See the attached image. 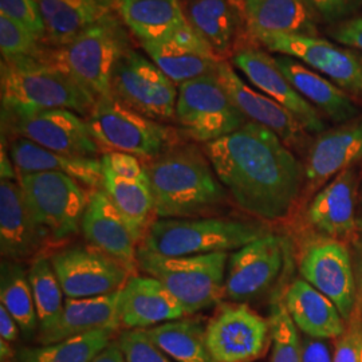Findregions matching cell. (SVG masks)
Here are the masks:
<instances>
[{"label":"cell","mask_w":362,"mask_h":362,"mask_svg":"<svg viewBox=\"0 0 362 362\" xmlns=\"http://www.w3.org/2000/svg\"><path fill=\"white\" fill-rule=\"evenodd\" d=\"M1 130L64 155L95 157L101 151L88 121L66 109H1Z\"/></svg>","instance_id":"obj_10"},{"label":"cell","mask_w":362,"mask_h":362,"mask_svg":"<svg viewBox=\"0 0 362 362\" xmlns=\"http://www.w3.org/2000/svg\"><path fill=\"white\" fill-rule=\"evenodd\" d=\"M267 50L296 58L332 81L339 89L362 98V55L336 43L305 35L270 34L257 38Z\"/></svg>","instance_id":"obj_12"},{"label":"cell","mask_w":362,"mask_h":362,"mask_svg":"<svg viewBox=\"0 0 362 362\" xmlns=\"http://www.w3.org/2000/svg\"><path fill=\"white\" fill-rule=\"evenodd\" d=\"M272 362H302V339L286 308L285 302H275L270 310Z\"/></svg>","instance_id":"obj_38"},{"label":"cell","mask_w":362,"mask_h":362,"mask_svg":"<svg viewBox=\"0 0 362 362\" xmlns=\"http://www.w3.org/2000/svg\"><path fill=\"white\" fill-rule=\"evenodd\" d=\"M116 341L127 362H172L145 329H125Z\"/></svg>","instance_id":"obj_40"},{"label":"cell","mask_w":362,"mask_h":362,"mask_svg":"<svg viewBox=\"0 0 362 362\" xmlns=\"http://www.w3.org/2000/svg\"><path fill=\"white\" fill-rule=\"evenodd\" d=\"M216 74L233 105L247 119L272 130L288 148L298 149L306 141L308 132L297 118L266 94L250 88L228 61L220 62Z\"/></svg>","instance_id":"obj_21"},{"label":"cell","mask_w":362,"mask_h":362,"mask_svg":"<svg viewBox=\"0 0 362 362\" xmlns=\"http://www.w3.org/2000/svg\"><path fill=\"white\" fill-rule=\"evenodd\" d=\"M49 243L34 219L19 181L0 182V251L7 260L33 258Z\"/></svg>","instance_id":"obj_23"},{"label":"cell","mask_w":362,"mask_h":362,"mask_svg":"<svg viewBox=\"0 0 362 362\" xmlns=\"http://www.w3.org/2000/svg\"><path fill=\"white\" fill-rule=\"evenodd\" d=\"M0 13L26 27L39 40L45 42L46 27L37 0H0Z\"/></svg>","instance_id":"obj_41"},{"label":"cell","mask_w":362,"mask_h":362,"mask_svg":"<svg viewBox=\"0 0 362 362\" xmlns=\"http://www.w3.org/2000/svg\"><path fill=\"white\" fill-rule=\"evenodd\" d=\"M0 337L7 342H13L19 337V326L13 315L0 305Z\"/></svg>","instance_id":"obj_47"},{"label":"cell","mask_w":362,"mask_h":362,"mask_svg":"<svg viewBox=\"0 0 362 362\" xmlns=\"http://www.w3.org/2000/svg\"><path fill=\"white\" fill-rule=\"evenodd\" d=\"M104 191L143 242L145 233L157 218L151 182L127 180L104 168Z\"/></svg>","instance_id":"obj_33"},{"label":"cell","mask_w":362,"mask_h":362,"mask_svg":"<svg viewBox=\"0 0 362 362\" xmlns=\"http://www.w3.org/2000/svg\"><path fill=\"white\" fill-rule=\"evenodd\" d=\"M285 305L298 329L318 339L339 338L346 321L336 305L305 279H296L286 291Z\"/></svg>","instance_id":"obj_30"},{"label":"cell","mask_w":362,"mask_h":362,"mask_svg":"<svg viewBox=\"0 0 362 362\" xmlns=\"http://www.w3.org/2000/svg\"><path fill=\"white\" fill-rule=\"evenodd\" d=\"M157 219L196 218L219 207L226 199L204 151L196 145H176L145 163Z\"/></svg>","instance_id":"obj_2"},{"label":"cell","mask_w":362,"mask_h":362,"mask_svg":"<svg viewBox=\"0 0 362 362\" xmlns=\"http://www.w3.org/2000/svg\"><path fill=\"white\" fill-rule=\"evenodd\" d=\"M1 109H66L88 117L97 97L62 69L40 58L1 61Z\"/></svg>","instance_id":"obj_3"},{"label":"cell","mask_w":362,"mask_h":362,"mask_svg":"<svg viewBox=\"0 0 362 362\" xmlns=\"http://www.w3.org/2000/svg\"><path fill=\"white\" fill-rule=\"evenodd\" d=\"M275 61L293 88L332 121L345 124L358 116L360 110L349 94L318 71L287 55L275 57Z\"/></svg>","instance_id":"obj_29"},{"label":"cell","mask_w":362,"mask_h":362,"mask_svg":"<svg viewBox=\"0 0 362 362\" xmlns=\"http://www.w3.org/2000/svg\"><path fill=\"white\" fill-rule=\"evenodd\" d=\"M11 357H13V350L11 349L10 342L6 339H0V358L1 362L8 361Z\"/></svg>","instance_id":"obj_51"},{"label":"cell","mask_w":362,"mask_h":362,"mask_svg":"<svg viewBox=\"0 0 362 362\" xmlns=\"http://www.w3.org/2000/svg\"><path fill=\"white\" fill-rule=\"evenodd\" d=\"M353 258V267L356 275L357 284V309L356 313L362 310V238H360L354 245V257Z\"/></svg>","instance_id":"obj_48"},{"label":"cell","mask_w":362,"mask_h":362,"mask_svg":"<svg viewBox=\"0 0 362 362\" xmlns=\"http://www.w3.org/2000/svg\"><path fill=\"white\" fill-rule=\"evenodd\" d=\"M113 10L141 43L168 38L188 25L180 0H113Z\"/></svg>","instance_id":"obj_31"},{"label":"cell","mask_w":362,"mask_h":362,"mask_svg":"<svg viewBox=\"0 0 362 362\" xmlns=\"http://www.w3.org/2000/svg\"><path fill=\"white\" fill-rule=\"evenodd\" d=\"M175 117L192 140L203 144L228 136L247 122L216 71L181 83Z\"/></svg>","instance_id":"obj_9"},{"label":"cell","mask_w":362,"mask_h":362,"mask_svg":"<svg viewBox=\"0 0 362 362\" xmlns=\"http://www.w3.org/2000/svg\"><path fill=\"white\" fill-rule=\"evenodd\" d=\"M356 169H346L322 187L308 208L311 226L327 238L342 240L360 228L356 220Z\"/></svg>","instance_id":"obj_25"},{"label":"cell","mask_w":362,"mask_h":362,"mask_svg":"<svg viewBox=\"0 0 362 362\" xmlns=\"http://www.w3.org/2000/svg\"><path fill=\"white\" fill-rule=\"evenodd\" d=\"M302 362H333V354L325 339L306 336L302 339Z\"/></svg>","instance_id":"obj_46"},{"label":"cell","mask_w":362,"mask_h":362,"mask_svg":"<svg viewBox=\"0 0 362 362\" xmlns=\"http://www.w3.org/2000/svg\"><path fill=\"white\" fill-rule=\"evenodd\" d=\"M346 332L339 337L333 353V362H361V315L354 314Z\"/></svg>","instance_id":"obj_44"},{"label":"cell","mask_w":362,"mask_h":362,"mask_svg":"<svg viewBox=\"0 0 362 362\" xmlns=\"http://www.w3.org/2000/svg\"><path fill=\"white\" fill-rule=\"evenodd\" d=\"M91 362H127L117 341H112L105 349L101 350Z\"/></svg>","instance_id":"obj_50"},{"label":"cell","mask_w":362,"mask_h":362,"mask_svg":"<svg viewBox=\"0 0 362 362\" xmlns=\"http://www.w3.org/2000/svg\"><path fill=\"white\" fill-rule=\"evenodd\" d=\"M66 298H90L113 294L133 276L121 263L91 247L70 246L50 257Z\"/></svg>","instance_id":"obj_14"},{"label":"cell","mask_w":362,"mask_h":362,"mask_svg":"<svg viewBox=\"0 0 362 362\" xmlns=\"http://www.w3.org/2000/svg\"><path fill=\"white\" fill-rule=\"evenodd\" d=\"M267 233L258 223L223 218L156 219L139 247L163 257H194L236 251Z\"/></svg>","instance_id":"obj_5"},{"label":"cell","mask_w":362,"mask_h":362,"mask_svg":"<svg viewBox=\"0 0 362 362\" xmlns=\"http://www.w3.org/2000/svg\"><path fill=\"white\" fill-rule=\"evenodd\" d=\"M8 153L18 175L58 172L73 177L90 191L104 189L101 158L58 153L22 137L11 139Z\"/></svg>","instance_id":"obj_26"},{"label":"cell","mask_w":362,"mask_h":362,"mask_svg":"<svg viewBox=\"0 0 362 362\" xmlns=\"http://www.w3.org/2000/svg\"><path fill=\"white\" fill-rule=\"evenodd\" d=\"M81 231L88 245L121 263L132 275L139 270L137 250L141 242L104 189L91 191Z\"/></svg>","instance_id":"obj_19"},{"label":"cell","mask_w":362,"mask_h":362,"mask_svg":"<svg viewBox=\"0 0 362 362\" xmlns=\"http://www.w3.org/2000/svg\"><path fill=\"white\" fill-rule=\"evenodd\" d=\"M233 64L247 79L267 97L284 106L308 133H322L325 122L321 113L298 93L281 71L279 66L269 52L255 45L233 54Z\"/></svg>","instance_id":"obj_18"},{"label":"cell","mask_w":362,"mask_h":362,"mask_svg":"<svg viewBox=\"0 0 362 362\" xmlns=\"http://www.w3.org/2000/svg\"><path fill=\"white\" fill-rule=\"evenodd\" d=\"M95 3H98L100 6H103L105 8H109V10H113V0H93Z\"/></svg>","instance_id":"obj_52"},{"label":"cell","mask_w":362,"mask_h":362,"mask_svg":"<svg viewBox=\"0 0 362 362\" xmlns=\"http://www.w3.org/2000/svg\"><path fill=\"white\" fill-rule=\"evenodd\" d=\"M362 160V118L341 124L318 134L309 148L305 164L303 192L317 194L337 175Z\"/></svg>","instance_id":"obj_20"},{"label":"cell","mask_w":362,"mask_h":362,"mask_svg":"<svg viewBox=\"0 0 362 362\" xmlns=\"http://www.w3.org/2000/svg\"><path fill=\"white\" fill-rule=\"evenodd\" d=\"M18 181L27 206L49 242L61 243L81 230L90 189L58 172L19 175Z\"/></svg>","instance_id":"obj_8"},{"label":"cell","mask_w":362,"mask_h":362,"mask_svg":"<svg viewBox=\"0 0 362 362\" xmlns=\"http://www.w3.org/2000/svg\"><path fill=\"white\" fill-rule=\"evenodd\" d=\"M361 362H362V338H361Z\"/></svg>","instance_id":"obj_54"},{"label":"cell","mask_w":362,"mask_h":362,"mask_svg":"<svg viewBox=\"0 0 362 362\" xmlns=\"http://www.w3.org/2000/svg\"><path fill=\"white\" fill-rule=\"evenodd\" d=\"M46 27V39L54 47L70 43L112 10L93 0H37Z\"/></svg>","instance_id":"obj_32"},{"label":"cell","mask_w":362,"mask_h":362,"mask_svg":"<svg viewBox=\"0 0 362 362\" xmlns=\"http://www.w3.org/2000/svg\"><path fill=\"white\" fill-rule=\"evenodd\" d=\"M321 22L334 26L360 15L362 0H308Z\"/></svg>","instance_id":"obj_42"},{"label":"cell","mask_w":362,"mask_h":362,"mask_svg":"<svg viewBox=\"0 0 362 362\" xmlns=\"http://www.w3.org/2000/svg\"><path fill=\"white\" fill-rule=\"evenodd\" d=\"M121 326V290L100 297L66 298L59 320L50 330L38 333V342L50 345L95 330L117 332Z\"/></svg>","instance_id":"obj_27"},{"label":"cell","mask_w":362,"mask_h":362,"mask_svg":"<svg viewBox=\"0 0 362 362\" xmlns=\"http://www.w3.org/2000/svg\"><path fill=\"white\" fill-rule=\"evenodd\" d=\"M302 278L329 298L349 322L357 309V284L349 248L332 238L313 242L299 260Z\"/></svg>","instance_id":"obj_15"},{"label":"cell","mask_w":362,"mask_h":362,"mask_svg":"<svg viewBox=\"0 0 362 362\" xmlns=\"http://www.w3.org/2000/svg\"><path fill=\"white\" fill-rule=\"evenodd\" d=\"M141 46L160 70L177 86L194 78L215 73L221 62L189 25L168 38L144 42Z\"/></svg>","instance_id":"obj_22"},{"label":"cell","mask_w":362,"mask_h":362,"mask_svg":"<svg viewBox=\"0 0 362 362\" xmlns=\"http://www.w3.org/2000/svg\"><path fill=\"white\" fill-rule=\"evenodd\" d=\"M130 50L122 21L113 11L61 47L43 49L40 59L62 69L95 97L112 94V74Z\"/></svg>","instance_id":"obj_4"},{"label":"cell","mask_w":362,"mask_h":362,"mask_svg":"<svg viewBox=\"0 0 362 362\" xmlns=\"http://www.w3.org/2000/svg\"><path fill=\"white\" fill-rule=\"evenodd\" d=\"M187 315L165 286L149 275H133L121 290V322L125 329H151Z\"/></svg>","instance_id":"obj_24"},{"label":"cell","mask_w":362,"mask_h":362,"mask_svg":"<svg viewBox=\"0 0 362 362\" xmlns=\"http://www.w3.org/2000/svg\"><path fill=\"white\" fill-rule=\"evenodd\" d=\"M103 167L127 180L149 181L145 163L139 157L124 152H106L103 157Z\"/></svg>","instance_id":"obj_43"},{"label":"cell","mask_w":362,"mask_h":362,"mask_svg":"<svg viewBox=\"0 0 362 362\" xmlns=\"http://www.w3.org/2000/svg\"><path fill=\"white\" fill-rule=\"evenodd\" d=\"M86 121L95 143L107 152L151 161L179 145L175 130L133 110L115 95L97 97Z\"/></svg>","instance_id":"obj_7"},{"label":"cell","mask_w":362,"mask_h":362,"mask_svg":"<svg viewBox=\"0 0 362 362\" xmlns=\"http://www.w3.org/2000/svg\"><path fill=\"white\" fill-rule=\"evenodd\" d=\"M228 258V252L173 258L139 247L137 267L165 286L187 314H194L216 305L224 296Z\"/></svg>","instance_id":"obj_6"},{"label":"cell","mask_w":362,"mask_h":362,"mask_svg":"<svg viewBox=\"0 0 362 362\" xmlns=\"http://www.w3.org/2000/svg\"><path fill=\"white\" fill-rule=\"evenodd\" d=\"M251 38L270 34L318 37V18L308 0H245Z\"/></svg>","instance_id":"obj_28"},{"label":"cell","mask_w":362,"mask_h":362,"mask_svg":"<svg viewBox=\"0 0 362 362\" xmlns=\"http://www.w3.org/2000/svg\"><path fill=\"white\" fill-rule=\"evenodd\" d=\"M238 207L263 220L293 211L305 184V168L272 130L247 121L240 129L203 149Z\"/></svg>","instance_id":"obj_1"},{"label":"cell","mask_w":362,"mask_h":362,"mask_svg":"<svg viewBox=\"0 0 362 362\" xmlns=\"http://www.w3.org/2000/svg\"><path fill=\"white\" fill-rule=\"evenodd\" d=\"M112 94L133 110L156 121L176 116L179 90L152 59L128 50L112 74Z\"/></svg>","instance_id":"obj_11"},{"label":"cell","mask_w":362,"mask_h":362,"mask_svg":"<svg viewBox=\"0 0 362 362\" xmlns=\"http://www.w3.org/2000/svg\"><path fill=\"white\" fill-rule=\"evenodd\" d=\"M358 227H360V230L362 231V220L360 221V223H358Z\"/></svg>","instance_id":"obj_53"},{"label":"cell","mask_w":362,"mask_h":362,"mask_svg":"<svg viewBox=\"0 0 362 362\" xmlns=\"http://www.w3.org/2000/svg\"><path fill=\"white\" fill-rule=\"evenodd\" d=\"M113 330H95L81 336L38 348H23L18 353L19 362H91L110 342Z\"/></svg>","instance_id":"obj_36"},{"label":"cell","mask_w":362,"mask_h":362,"mask_svg":"<svg viewBox=\"0 0 362 362\" xmlns=\"http://www.w3.org/2000/svg\"><path fill=\"white\" fill-rule=\"evenodd\" d=\"M327 34L339 45L362 52V15L337 23L327 30Z\"/></svg>","instance_id":"obj_45"},{"label":"cell","mask_w":362,"mask_h":362,"mask_svg":"<svg viewBox=\"0 0 362 362\" xmlns=\"http://www.w3.org/2000/svg\"><path fill=\"white\" fill-rule=\"evenodd\" d=\"M156 345L176 362H216L208 349L206 329L197 320H177L146 329Z\"/></svg>","instance_id":"obj_34"},{"label":"cell","mask_w":362,"mask_h":362,"mask_svg":"<svg viewBox=\"0 0 362 362\" xmlns=\"http://www.w3.org/2000/svg\"><path fill=\"white\" fill-rule=\"evenodd\" d=\"M0 302L13 315L25 336L31 337L39 329L28 272L18 262L1 260Z\"/></svg>","instance_id":"obj_35"},{"label":"cell","mask_w":362,"mask_h":362,"mask_svg":"<svg viewBox=\"0 0 362 362\" xmlns=\"http://www.w3.org/2000/svg\"><path fill=\"white\" fill-rule=\"evenodd\" d=\"M45 47L31 31L11 18L0 13L1 61L39 58Z\"/></svg>","instance_id":"obj_39"},{"label":"cell","mask_w":362,"mask_h":362,"mask_svg":"<svg viewBox=\"0 0 362 362\" xmlns=\"http://www.w3.org/2000/svg\"><path fill=\"white\" fill-rule=\"evenodd\" d=\"M4 362H10V361H4Z\"/></svg>","instance_id":"obj_55"},{"label":"cell","mask_w":362,"mask_h":362,"mask_svg":"<svg viewBox=\"0 0 362 362\" xmlns=\"http://www.w3.org/2000/svg\"><path fill=\"white\" fill-rule=\"evenodd\" d=\"M284 262L285 242L272 233L233 251L227 263L224 296L235 302L259 297L274 285Z\"/></svg>","instance_id":"obj_16"},{"label":"cell","mask_w":362,"mask_h":362,"mask_svg":"<svg viewBox=\"0 0 362 362\" xmlns=\"http://www.w3.org/2000/svg\"><path fill=\"white\" fill-rule=\"evenodd\" d=\"M188 25L221 61L254 46L247 28L245 0H180Z\"/></svg>","instance_id":"obj_17"},{"label":"cell","mask_w":362,"mask_h":362,"mask_svg":"<svg viewBox=\"0 0 362 362\" xmlns=\"http://www.w3.org/2000/svg\"><path fill=\"white\" fill-rule=\"evenodd\" d=\"M0 176H1V180L18 181L19 177L10 153H7L4 149V144H1V151H0Z\"/></svg>","instance_id":"obj_49"},{"label":"cell","mask_w":362,"mask_h":362,"mask_svg":"<svg viewBox=\"0 0 362 362\" xmlns=\"http://www.w3.org/2000/svg\"><path fill=\"white\" fill-rule=\"evenodd\" d=\"M28 281L38 315V333H43L50 330L59 320L65 308V293L52 269L50 258L46 257L34 259L28 269Z\"/></svg>","instance_id":"obj_37"},{"label":"cell","mask_w":362,"mask_h":362,"mask_svg":"<svg viewBox=\"0 0 362 362\" xmlns=\"http://www.w3.org/2000/svg\"><path fill=\"white\" fill-rule=\"evenodd\" d=\"M206 338L216 362L257 361L272 344L270 321L247 303L224 305L208 322Z\"/></svg>","instance_id":"obj_13"}]
</instances>
